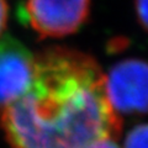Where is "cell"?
<instances>
[{"mask_svg": "<svg viewBox=\"0 0 148 148\" xmlns=\"http://www.w3.org/2000/svg\"><path fill=\"white\" fill-rule=\"evenodd\" d=\"M84 148H120L117 145V140L115 138H101L89 143Z\"/></svg>", "mask_w": 148, "mask_h": 148, "instance_id": "52a82bcc", "label": "cell"}, {"mask_svg": "<svg viewBox=\"0 0 148 148\" xmlns=\"http://www.w3.org/2000/svg\"><path fill=\"white\" fill-rule=\"evenodd\" d=\"M105 89L120 116L148 114V63L136 58L117 62L105 75Z\"/></svg>", "mask_w": 148, "mask_h": 148, "instance_id": "3957f363", "label": "cell"}, {"mask_svg": "<svg viewBox=\"0 0 148 148\" xmlns=\"http://www.w3.org/2000/svg\"><path fill=\"white\" fill-rule=\"evenodd\" d=\"M0 127L11 148H84L101 138L119 140L122 119L96 59L51 46L35 56L30 91L0 110Z\"/></svg>", "mask_w": 148, "mask_h": 148, "instance_id": "6da1fadb", "label": "cell"}, {"mask_svg": "<svg viewBox=\"0 0 148 148\" xmlns=\"http://www.w3.org/2000/svg\"><path fill=\"white\" fill-rule=\"evenodd\" d=\"M91 0H25L21 20L40 38H62L73 35L88 21Z\"/></svg>", "mask_w": 148, "mask_h": 148, "instance_id": "7a4b0ae2", "label": "cell"}, {"mask_svg": "<svg viewBox=\"0 0 148 148\" xmlns=\"http://www.w3.org/2000/svg\"><path fill=\"white\" fill-rule=\"evenodd\" d=\"M8 17H9V6L6 0H0V36L4 32L8 24Z\"/></svg>", "mask_w": 148, "mask_h": 148, "instance_id": "ba28073f", "label": "cell"}, {"mask_svg": "<svg viewBox=\"0 0 148 148\" xmlns=\"http://www.w3.org/2000/svg\"><path fill=\"white\" fill-rule=\"evenodd\" d=\"M35 77V56L10 35L0 40V110L30 91Z\"/></svg>", "mask_w": 148, "mask_h": 148, "instance_id": "277c9868", "label": "cell"}, {"mask_svg": "<svg viewBox=\"0 0 148 148\" xmlns=\"http://www.w3.org/2000/svg\"><path fill=\"white\" fill-rule=\"evenodd\" d=\"M135 9L138 22L148 32V0H135Z\"/></svg>", "mask_w": 148, "mask_h": 148, "instance_id": "8992f818", "label": "cell"}, {"mask_svg": "<svg viewBox=\"0 0 148 148\" xmlns=\"http://www.w3.org/2000/svg\"><path fill=\"white\" fill-rule=\"evenodd\" d=\"M123 148H148V123L133 127L125 138Z\"/></svg>", "mask_w": 148, "mask_h": 148, "instance_id": "5b68a950", "label": "cell"}]
</instances>
